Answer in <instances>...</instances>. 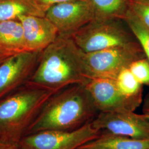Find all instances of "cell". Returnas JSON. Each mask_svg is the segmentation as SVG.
Wrapping results in <instances>:
<instances>
[{"mask_svg":"<svg viewBox=\"0 0 149 149\" xmlns=\"http://www.w3.org/2000/svg\"><path fill=\"white\" fill-rule=\"evenodd\" d=\"M91 6L95 19H122L126 16L130 0H86Z\"/></svg>","mask_w":149,"mask_h":149,"instance_id":"obj_15","label":"cell"},{"mask_svg":"<svg viewBox=\"0 0 149 149\" xmlns=\"http://www.w3.org/2000/svg\"><path fill=\"white\" fill-rule=\"evenodd\" d=\"M38 3L43 6L47 10L52 6L73 0H36Z\"/></svg>","mask_w":149,"mask_h":149,"instance_id":"obj_20","label":"cell"},{"mask_svg":"<svg viewBox=\"0 0 149 149\" xmlns=\"http://www.w3.org/2000/svg\"><path fill=\"white\" fill-rule=\"evenodd\" d=\"M84 53L127 45L138 41L122 19H95L70 37Z\"/></svg>","mask_w":149,"mask_h":149,"instance_id":"obj_4","label":"cell"},{"mask_svg":"<svg viewBox=\"0 0 149 149\" xmlns=\"http://www.w3.org/2000/svg\"><path fill=\"white\" fill-rule=\"evenodd\" d=\"M55 93L24 85L0 100V140L17 145Z\"/></svg>","mask_w":149,"mask_h":149,"instance_id":"obj_3","label":"cell"},{"mask_svg":"<svg viewBox=\"0 0 149 149\" xmlns=\"http://www.w3.org/2000/svg\"><path fill=\"white\" fill-rule=\"evenodd\" d=\"M47 10L36 0H0V22L21 16L45 17Z\"/></svg>","mask_w":149,"mask_h":149,"instance_id":"obj_14","label":"cell"},{"mask_svg":"<svg viewBox=\"0 0 149 149\" xmlns=\"http://www.w3.org/2000/svg\"><path fill=\"white\" fill-rule=\"evenodd\" d=\"M143 113L149 119V92L144 100Z\"/></svg>","mask_w":149,"mask_h":149,"instance_id":"obj_21","label":"cell"},{"mask_svg":"<svg viewBox=\"0 0 149 149\" xmlns=\"http://www.w3.org/2000/svg\"><path fill=\"white\" fill-rule=\"evenodd\" d=\"M128 68L141 85L149 86V62L146 58L134 61Z\"/></svg>","mask_w":149,"mask_h":149,"instance_id":"obj_19","label":"cell"},{"mask_svg":"<svg viewBox=\"0 0 149 149\" xmlns=\"http://www.w3.org/2000/svg\"><path fill=\"white\" fill-rule=\"evenodd\" d=\"M98 113L86 84L70 86L49 98L25 135L44 130L73 131Z\"/></svg>","mask_w":149,"mask_h":149,"instance_id":"obj_2","label":"cell"},{"mask_svg":"<svg viewBox=\"0 0 149 149\" xmlns=\"http://www.w3.org/2000/svg\"><path fill=\"white\" fill-rule=\"evenodd\" d=\"M11 56H9L5 54L2 53L0 52V64H2L3 62H4L6 59L9 58Z\"/></svg>","mask_w":149,"mask_h":149,"instance_id":"obj_23","label":"cell"},{"mask_svg":"<svg viewBox=\"0 0 149 149\" xmlns=\"http://www.w3.org/2000/svg\"><path fill=\"white\" fill-rule=\"evenodd\" d=\"M25 51L23 31L18 19L0 22V52L9 56Z\"/></svg>","mask_w":149,"mask_h":149,"instance_id":"obj_13","label":"cell"},{"mask_svg":"<svg viewBox=\"0 0 149 149\" xmlns=\"http://www.w3.org/2000/svg\"><path fill=\"white\" fill-rule=\"evenodd\" d=\"M0 149H18L17 145L0 140Z\"/></svg>","mask_w":149,"mask_h":149,"instance_id":"obj_22","label":"cell"},{"mask_svg":"<svg viewBox=\"0 0 149 149\" xmlns=\"http://www.w3.org/2000/svg\"><path fill=\"white\" fill-rule=\"evenodd\" d=\"M77 149H149V139H137L102 132L99 137Z\"/></svg>","mask_w":149,"mask_h":149,"instance_id":"obj_12","label":"cell"},{"mask_svg":"<svg viewBox=\"0 0 149 149\" xmlns=\"http://www.w3.org/2000/svg\"><path fill=\"white\" fill-rule=\"evenodd\" d=\"M86 87L99 112H134L142 103L124 96L115 80L92 79L86 84Z\"/></svg>","mask_w":149,"mask_h":149,"instance_id":"obj_10","label":"cell"},{"mask_svg":"<svg viewBox=\"0 0 149 149\" xmlns=\"http://www.w3.org/2000/svg\"><path fill=\"white\" fill-rule=\"evenodd\" d=\"M127 12L149 29V0H130Z\"/></svg>","mask_w":149,"mask_h":149,"instance_id":"obj_18","label":"cell"},{"mask_svg":"<svg viewBox=\"0 0 149 149\" xmlns=\"http://www.w3.org/2000/svg\"><path fill=\"white\" fill-rule=\"evenodd\" d=\"M124 20L140 44L149 62V29L129 12H127Z\"/></svg>","mask_w":149,"mask_h":149,"instance_id":"obj_17","label":"cell"},{"mask_svg":"<svg viewBox=\"0 0 149 149\" xmlns=\"http://www.w3.org/2000/svg\"><path fill=\"white\" fill-rule=\"evenodd\" d=\"M26 52H42L59 36L56 28L45 17L19 16Z\"/></svg>","mask_w":149,"mask_h":149,"instance_id":"obj_11","label":"cell"},{"mask_svg":"<svg viewBox=\"0 0 149 149\" xmlns=\"http://www.w3.org/2000/svg\"><path fill=\"white\" fill-rule=\"evenodd\" d=\"M41 52H23L0 64V100L27 83L33 73Z\"/></svg>","mask_w":149,"mask_h":149,"instance_id":"obj_9","label":"cell"},{"mask_svg":"<svg viewBox=\"0 0 149 149\" xmlns=\"http://www.w3.org/2000/svg\"><path fill=\"white\" fill-rule=\"evenodd\" d=\"M84 53L70 37H58L43 50L33 73L25 85L57 92L70 86L90 80Z\"/></svg>","mask_w":149,"mask_h":149,"instance_id":"obj_1","label":"cell"},{"mask_svg":"<svg viewBox=\"0 0 149 149\" xmlns=\"http://www.w3.org/2000/svg\"><path fill=\"white\" fill-rule=\"evenodd\" d=\"M45 17L56 28L61 37H70L95 19L93 11L86 0H73L50 6Z\"/></svg>","mask_w":149,"mask_h":149,"instance_id":"obj_7","label":"cell"},{"mask_svg":"<svg viewBox=\"0 0 149 149\" xmlns=\"http://www.w3.org/2000/svg\"><path fill=\"white\" fill-rule=\"evenodd\" d=\"M146 58L138 42L124 46L84 53V59L88 79L115 80L118 74L134 61Z\"/></svg>","mask_w":149,"mask_h":149,"instance_id":"obj_5","label":"cell"},{"mask_svg":"<svg viewBox=\"0 0 149 149\" xmlns=\"http://www.w3.org/2000/svg\"><path fill=\"white\" fill-rule=\"evenodd\" d=\"M102 132L137 139H149V119L144 114L99 112L91 122Z\"/></svg>","mask_w":149,"mask_h":149,"instance_id":"obj_8","label":"cell"},{"mask_svg":"<svg viewBox=\"0 0 149 149\" xmlns=\"http://www.w3.org/2000/svg\"><path fill=\"white\" fill-rule=\"evenodd\" d=\"M118 88L124 96L143 102V85L134 77L129 68L122 70L115 79Z\"/></svg>","mask_w":149,"mask_h":149,"instance_id":"obj_16","label":"cell"},{"mask_svg":"<svg viewBox=\"0 0 149 149\" xmlns=\"http://www.w3.org/2000/svg\"><path fill=\"white\" fill-rule=\"evenodd\" d=\"M101 133L91 122L73 131L44 130L26 135L17 145L18 149H77Z\"/></svg>","mask_w":149,"mask_h":149,"instance_id":"obj_6","label":"cell"}]
</instances>
